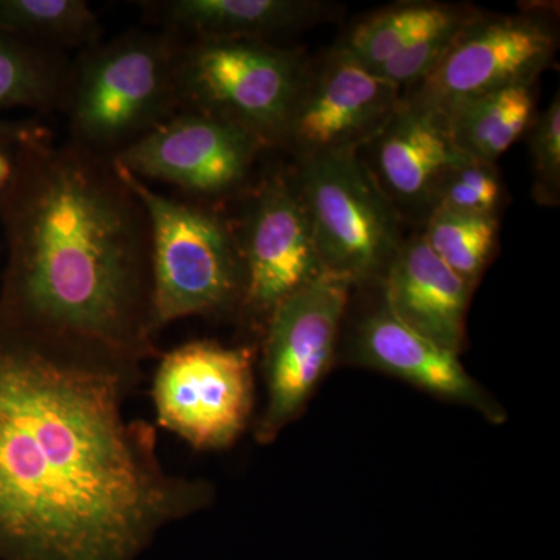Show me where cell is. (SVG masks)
<instances>
[{"label": "cell", "mask_w": 560, "mask_h": 560, "mask_svg": "<svg viewBox=\"0 0 560 560\" xmlns=\"http://www.w3.org/2000/svg\"><path fill=\"white\" fill-rule=\"evenodd\" d=\"M140 381L136 361L0 320V558L131 560L213 503L125 415Z\"/></svg>", "instance_id": "obj_1"}, {"label": "cell", "mask_w": 560, "mask_h": 560, "mask_svg": "<svg viewBox=\"0 0 560 560\" xmlns=\"http://www.w3.org/2000/svg\"><path fill=\"white\" fill-rule=\"evenodd\" d=\"M0 221L2 323L140 364L160 357L150 220L113 162L50 135L21 140Z\"/></svg>", "instance_id": "obj_2"}, {"label": "cell", "mask_w": 560, "mask_h": 560, "mask_svg": "<svg viewBox=\"0 0 560 560\" xmlns=\"http://www.w3.org/2000/svg\"><path fill=\"white\" fill-rule=\"evenodd\" d=\"M176 33L128 32L81 51L65 108L70 142L113 160L180 109Z\"/></svg>", "instance_id": "obj_3"}, {"label": "cell", "mask_w": 560, "mask_h": 560, "mask_svg": "<svg viewBox=\"0 0 560 560\" xmlns=\"http://www.w3.org/2000/svg\"><path fill=\"white\" fill-rule=\"evenodd\" d=\"M114 167L150 220L154 335L190 316L238 312L243 265L234 223L215 209L164 197L145 180Z\"/></svg>", "instance_id": "obj_4"}, {"label": "cell", "mask_w": 560, "mask_h": 560, "mask_svg": "<svg viewBox=\"0 0 560 560\" xmlns=\"http://www.w3.org/2000/svg\"><path fill=\"white\" fill-rule=\"evenodd\" d=\"M307 65L301 50L275 43L183 38L180 109L220 117L268 149L279 147Z\"/></svg>", "instance_id": "obj_5"}, {"label": "cell", "mask_w": 560, "mask_h": 560, "mask_svg": "<svg viewBox=\"0 0 560 560\" xmlns=\"http://www.w3.org/2000/svg\"><path fill=\"white\" fill-rule=\"evenodd\" d=\"M324 271L353 285L383 279L405 241L404 221L359 151L296 162Z\"/></svg>", "instance_id": "obj_6"}, {"label": "cell", "mask_w": 560, "mask_h": 560, "mask_svg": "<svg viewBox=\"0 0 560 560\" xmlns=\"http://www.w3.org/2000/svg\"><path fill=\"white\" fill-rule=\"evenodd\" d=\"M353 289L352 280L324 271L271 313L261 337L267 404L254 427L259 444H271L304 411L334 359Z\"/></svg>", "instance_id": "obj_7"}, {"label": "cell", "mask_w": 560, "mask_h": 560, "mask_svg": "<svg viewBox=\"0 0 560 560\" xmlns=\"http://www.w3.org/2000/svg\"><path fill=\"white\" fill-rule=\"evenodd\" d=\"M256 355L209 340L164 353L151 388L158 423L197 451L230 448L253 418Z\"/></svg>", "instance_id": "obj_8"}, {"label": "cell", "mask_w": 560, "mask_h": 560, "mask_svg": "<svg viewBox=\"0 0 560 560\" xmlns=\"http://www.w3.org/2000/svg\"><path fill=\"white\" fill-rule=\"evenodd\" d=\"M245 197L234 223L243 265L238 313L264 331L280 302L319 278L324 267L294 168L261 176Z\"/></svg>", "instance_id": "obj_9"}, {"label": "cell", "mask_w": 560, "mask_h": 560, "mask_svg": "<svg viewBox=\"0 0 560 560\" xmlns=\"http://www.w3.org/2000/svg\"><path fill=\"white\" fill-rule=\"evenodd\" d=\"M267 149L238 125L180 109L110 161L139 179L160 180L198 200L221 202L248 194Z\"/></svg>", "instance_id": "obj_10"}, {"label": "cell", "mask_w": 560, "mask_h": 560, "mask_svg": "<svg viewBox=\"0 0 560 560\" xmlns=\"http://www.w3.org/2000/svg\"><path fill=\"white\" fill-rule=\"evenodd\" d=\"M555 22L544 13L471 18L422 83L401 98L445 114L489 92L534 84L555 61Z\"/></svg>", "instance_id": "obj_11"}, {"label": "cell", "mask_w": 560, "mask_h": 560, "mask_svg": "<svg viewBox=\"0 0 560 560\" xmlns=\"http://www.w3.org/2000/svg\"><path fill=\"white\" fill-rule=\"evenodd\" d=\"M401 90L364 66L341 44L308 62L279 147L296 162L360 151L399 108Z\"/></svg>", "instance_id": "obj_12"}, {"label": "cell", "mask_w": 560, "mask_h": 560, "mask_svg": "<svg viewBox=\"0 0 560 560\" xmlns=\"http://www.w3.org/2000/svg\"><path fill=\"white\" fill-rule=\"evenodd\" d=\"M359 153L401 221L420 224L434 210L445 173L469 158L453 142L444 114L404 98L388 124Z\"/></svg>", "instance_id": "obj_13"}, {"label": "cell", "mask_w": 560, "mask_h": 560, "mask_svg": "<svg viewBox=\"0 0 560 560\" xmlns=\"http://www.w3.org/2000/svg\"><path fill=\"white\" fill-rule=\"evenodd\" d=\"M458 355L408 329L383 304L364 316L353 338L357 363L396 375L442 399L474 408L492 423L504 422L506 411L470 377Z\"/></svg>", "instance_id": "obj_14"}, {"label": "cell", "mask_w": 560, "mask_h": 560, "mask_svg": "<svg viewBox=\"0 0 560 560\" xmlns=\"http://www.w3.org/2000/svg\"><path fill=\"white\" fill-rule=\"evenodd\" d=\"M383 305L420 337L459 353L471 290L430 249L420 232L405 237L382 279Z\"/></svg>", "instance_id": "obj_15"}, {"label": "cell", "mask_w": 560, "mask_h": 560, "mask_svg": "<svg viewBox=\"0 0 560 560\" xmlns=\"http://www.w3.org/2000/svg\"><path fill=\"white\" fill-rule=\"evenodd\" d=\"M150 9L180 38L272 43L316 24L329 5L312 0H167Z\"/></svg>", "instance_id": "obj_16"}, {"label": "cell", "mask_w": 560, "mask_h": 560, "mask_svg": "<svg viewBox=\"0 0 560 560\" xmlns=\"http://www.w3.org/2000/svg\"><path fill=\"white\" fill-rule=\"evenodd\" d=\"M444 116L459 151L495 164L536 119V83L489 92L459 103Z\"/></svg>", "instance_id": "obj_17"}, {"label": "cell", "mask_w": 560, "mask_h": 560, "mask_svg": "<svg viewBox=\"0 0 560 560\" xmlns=\"http://www.w3.org/2000/svg\"><path fill=\"white\" fill-rule=\"evenodd\" d=\"M72 62L0 28V114L14 108L39 113L65 108Z\"/></svg>", "instance_id": "obj_18"}, {"label": "cell", "mask_w": 560, "mask_h": 560, "mask_svg": "<svg viewBox=\"0 0 560 560\" xmlns=\"http://www.w3.org/2000/svg\"><path fill=\"white\" fill-rule=\"evenodd\" d=\"M478 10L440 2H407L375 11L364 18L341 40V46L375 70L396 57L405 47L451 25L467 20Z\"/></svg>", "instance_id": "obj_19"}, {"label": "cell", "mask_w": 560, "mask_h": 560, "mask_svg": "<svg viewBox=\"0 0 560 560\" xmlns=\"http://www.w3.org/2000/svg\"><path fill=\"white\" fill-rule=\"evenodd\" d=\"M0 28L62 51L101 43L98 18L84 0H0Z\"/></svg>", "instance_id": "obj_20"}, {"label": "cell", "mask_w": 560, "mask_h": 560, "mask_svg": "<svg viewBox=\"0 0 560 560\" xmlns=\"http://www.w3.org/2000/svg\"><path fill=\"white\" fill-rule=\"evenodd\" d=\"M423 241L451 270L475 285L499 245V217L438 209L422 224Z\"/></svg>", "instance_id": "obj_21"}, {"label": "cell", "mask_w": 560, "mask_h": 560, "mask_svg": "<svg viewBox=\"0 0 560 560\" xmlns=\"http://www.w3.org/2000/svg\"><path fill=\"white\" fill-rule=\"evenodd\" d=\"M503 197V180L495 164L467 158L445 173L438 187L434 210L499 217Z\"/></svg>", "instance_id": "obj_22"}, {"label": "cell", "mask_w": 560, "mask_h": 560, "mask_svg": "<svg viewBox=\"0 0 560 560\" xmlns=\"http://www.w3.org/2000/svg\"><path fill=\"white\" fill-rule=\"evenodd\" d=\"M529 153L533 162V195L541 206L560 201V97L537 114L529 127Z\"/></svg>", "instance_id": "obj_23"}, {"label": "cell", "mask_w": 560, "mask_h": 560, "mask_svg": "<svg viewBox=\"0 0 560 560\" xmlns=\"http://www.w3.org/2000/svg\"><path fill=\"white\" fill-rule=\"evenodd\" d=\"M478 13L480 11H477L474 16L467 18V20L453 22V24L440 28V31L429 33L423 38L405 47L396 57L390 58L374 72L399 86L401 94L411 91L412 88L418 86L430 75L431 70L440 65L444 55L451 49L453 40L458 36L460 28Z\"/></svg>", "instance_id": "obj_24"}, {"label": "cell", "mask_w": 560, "mask_h": 560, "mask_svg": "<svg viewBox=\"0 0 560 560\" xmlns=\"http://www.w3.org/2000/svg\"><path fill=\"white\" fill-rule=\"evenodd\" d=\"M50 135L44 125H38L35 130L20 132V135H0V209L13 186L16 175L18 143L33 136Z\"/></svg>", "instance_id": "obj_25"}, {"label": "cell", "mask_w": 560, "mask_h": 560, "mask_svg": "<svg viewBox=\"0 0 560 560\" xmlns=\"http://www.w3.org/2000/svg\"><path fill=\"white\" fill-rule=\"evenodd\" d=\"M38 121L33 120H5L0 117V135H20V132H27L35 130L38 127Z\"/></svg>", "instance_id": "obj_26"}]
</instances>
